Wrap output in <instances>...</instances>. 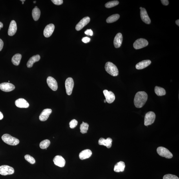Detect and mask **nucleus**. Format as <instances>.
I'll return each instance as SVG.
<instances>
[{"instance_id":"obj_14","label":"nucleus","mask_w":179,"mask_h":179,"mask_svg":"<svg viewBox=\"0 0 179 179\" xmlns=\"http://www.w3.org/2000/svg\"><path fill=\"white\" fill-rule=\"evenodd\" d=\"M140 16L143 22L146 24L151 23V19L148 14L147 11L145 8H142L140 10Z\"/></svg>"},{"instance_id":"obj_37","label":"nucleus","mask_w":179,"mask_h":179,"mask_svg":"<svg viewBox=\"0 0 179 179\" xmlns=\"http://www.w3.org/2000/svg\"><path fill=\"white\" fill-rule=\"evenodd\" d=\"M91 39L89 37H83L82 39V41L85 43H87L89 42L90 41Z\"/></svg>"},{"instance_id":"obj_39","label":"nucleus","mask_w":179,"mask_h":179,"mask_svg":"<svg viewBox=\"0 0 179 179\" xmlns=\"http://www.w3.org/2000/svg\"><path fill=\"white\" fill-rule=\"evenodd\" d=\"M3 42L1 39H0V51L3 49Z\"/></svg>"},{"instance_id":"obj_5","label":"nucleus","mask_w":179,"mask_h":179,"mask_svg":"<svg viewBox=\"0 0 179 179\" xmlns=\"http://www.w3.org/2000/svg\"><path fill=\"white\" fill-rule=\"evenodd\" d=\"M156 114L152 112H148L146 114L144 119V125L147 126L153 124L156 118Z\"/></svg>"},{"instance_id":"obj_25","label":"nucleus","mask_w":179,"mask_h":179,"mask_svg":"<svg viewBox=\"0 0 179 179\" xmlns=\"http://www.w3.org/2000/svg\"><path fill=\"white\" fill-rule=\"evenodd\" d=\"M22 58V55L19 54H15L13 56L12 59V62L13 65L18 66Z\"/></svg>"},{"instance_id":"obj_28","label":"nucleus","mask_w":179,"mask_h":179,"mask_svg":"<svg viewBox=\"0 0 179 179\" xmlns=\"http://www.w3.org/2000/svg\"><path fill=\"white\" fill-rule=\"evenodd\" d=\"M120 17V15L118 14L112 15L108 18L106 20L107 23H110L114 22L118 20Z\"/></svg>"},{"instance_id":"obj_19","label":"nucleus","mask_w":179,"mask_h":179,"mask_svg":"<svg viewBox=\"0 0 179 179\" xmlns=\"http://www.w3.org/2000/svg\"><path fill=\"white\" fill-rule=\"evenodd\" d=\"M123 40L122 34L121 33H118L115 37L114 43V45L116 48H120L122 44Z\"/></svg>"},{"instance_id":"obj_27","label":"nucleus","mask_w":179,"mask_h":179,"mask_svg":"<svg viewBox=\"0 0 179 179\" xmlns=\"http://www.w3.org/2000/svg\"><path fill=\"white\" fill-rule=\"evenodd\" d=\"M154 92L157 95L159 96L165 95L166 93L164 89L157 86H156L154 88Z\"/></svg>"},{"instance_id":"obj_29","label":"nucleus","mask_w":179,"mask_h":179,"mask_svg":"<svg viewBox=\"0 0 179 179\" xmlns=\"http://www.w3.org/2000/svg\"><path fill=\"white\" fill-rule=\"evenodd\" d=\"M89 125L87 123L83 122L80 126V132L82 133H87Z\"/></svg>"},{"instance_id":"obj_45","label":"nucleus","mask_w":179,"mask_h":179,"mask_svg":"<svg viewBox=\"0 0 179 179\" xmlns=\"http://www.w3.org/2000/svg\"><path fill=\"white\" fill-rule=\"evenodd\" d=\"M106 102V101L105 100H105H104V102L105 103Z\"/></svg>"},{"instance_id":"obj_43","label":"nucleus","mask_w":179,"mask_h":179,"mask_svg":"<svg viewBox=\"0 0 179 179\" xmlns=\"http://www.w3.org/2000/svg\"><path fill=\"white\" fill-rule=\"evenodd\" d=\"M20 1H21L22 2H24V1H25V0H21Z\"/></svg>"},{"instance_id":"obj_40","label":"nucleus","mask_w":179,"mask_h":179,"mask_svg":"<svg viewBox=\"0 0 179 179\" xmlns=\"http://www.w3.org/2000/svg\"><path fill=\"white\" fill-rule=\"evenodd\" d=\"M3 118V116L2 113L0 112V120H2Z\"/></svg>"},{"instance_id":"obj_10","label":"nucleus","mask_w":179,"mask_h":179,"mask_svg":"<svg viewBox=\"0 0 179 179\" xmlns=\"http://www.w3.org/2000/svg\"><path fill=\"white\" fill-rule=\"evenodd\" d=\"M15 89V86L13 84L5 82L0 84V89L5 92H10Z\"/></svg>"},{"instance_id":"obj_6","label":"nucleus","mask_w":179,"mask_h":179,"mask_svg":"<svg viewBox=\"0 0 179 179\" xmlns=\"http://www.w3.org/2000/svg\"><path fill=\"white\" fill-rule=\"evenodd\" d=\"M14 170L12 167L7 165L0 166V174L3 176L10 175L14 173Z\"/></svg>"},{"instance_id":"obj_41","label":"nucleus","mask_w":179,"mask_h":179,"mask_svg":"<svg viewBox=\"0 0 179 179\" xmlns=\"http://www.w3.org/2000/svg\"><path fill=\"white\" fill-rule=\"evenodd\" d=\"M3 27V23L1 22H0V30H1V28Z\"/></svg>"},{"instance_id":"obj_31","label":"nucleus","mask_w":179,"mask_h":179,"mask_svg":"<svg viewBox=\"0 0 179 179\" xmlns=\"http://www.w3.org/2000/svg\"><path fill=\"white\" fill-rule=\"evenodd\" d=\"M119 3V2L118 1H109L105 4V7L107 8H110L114 7L117 5Z\"/></svg>"},{"instance_id":"obj_18","label":"nucleus","mask_w":179,"mask_h":179,"mask_svg":"<svg viewBox=\"0 0 179 179\" xmlns=\"http://www.w3.org/2000/svg\"><path fill=\"white\" fill-rule=\"evenodd\" d=\"M17 30L16 22L14 20L11 22L8 30V35L10 36H13L16 33Z\"/></svg>"},{"instance_id":"obj_1","label":"nucleus","mask_w":179,"mask_h":179,"mask_svg":"<svg viewBox=\"0 0 179 179\" xmlns=\"http://www.w3.org/2000/svg\"><path fill=\"white\" fill-rule=\"evenodd\" d=\"M148 98L147 94L144 91H139L137 93L134 99L135 106L137 108H142L146 102Z\"/></svg>"},{"instance_id":"obj_22","label":"nucleus","mask_w":179,"mask_h":179,"mask_svg":"<svg viewBox=\"0 0 179 179\" xmlns=\"http://www.w3.org/2000/svg\"><path fill=\"white\" fill-rule=\"evenodd\" d=\"M151 63V61L149 60H146L140 62L136 65V68L137 69L140 70L144 69L148 67Z\"/></svg>"},{"instance_id":"obj_9","label":"nucleus","mask_w":179,"mask_h":179,"mask_svg":"<svg viewBox=\"0 0 179 179\" xmlns=\"http://www.w3.org/2000/svg\"><path fill=\"white\" fill-rule=\"evenodd\" d=\"M103 93L105 97V100L108 103H111L114 102L115 99V96L113 93L105 90H103Z\"/></svg>"},{"instance_id":"obj_4","label":"nucleus","mask_w":179,"mask_h":179,"mask_svg":"<svg viewBox=\"0 0 179 179\" xmlns=\"http://www.w3.org/2000/svg\"><path fill=\"white\" fill-rule=\"evenodd\" d=\"M157 152L160 156L167 159H171L173 154L168 149L163 147H159L157 150Z\"/></svg>"},{"instance_id":"obj_8","label":"nucleus","mask_w":179,"mask_h":179,"mask_svg":"<svg viewBox=\"0 0 179 179\" xmlns=\"http://www.w3.org/2000/svg\"><path fill=\"white\" fill-rule=\"evenodd\" d=\"M74 86V81L72 78L69 77L66 79L65 87L66 93L68 95H70L71 94Z\"/></svg>"},{"instance_id":"obj_13","label":"nucleus","mask_w":179,"mask_h":179,"mask_svg":"<svg viewBox=\"0 0 179 179\" xmlns=\"http://www.w3.org/2000/svg\"><path fill=\"white\" fill-rule=\"evenodd\" d=\"M55 26L54 24H50L46 27L44 31V35L45 37H50L54 31Z\"/></svg>"},{"instance_id":"obj_26","label":"nucleus","mask_w":179,"mask_h":179,"mask_svg":"<svg viewBox=\"0 0 179 179\" xmlns=\"http://www.w3.org/2000/svg\"><path fill=\"white\" fill-rule=\"evenodd\" d=\"M41 15V12L38 8H34L32 10V15L33 19L35 21L38 20Z\"/></svg>"},{"instance_id":"obj_7","label":"nucleus","mask_w":179,"mask_h":179,"mask_svg":"<svg viewBox=\"0 0 179 179\" xmlns=\"http://www.w3.org/2000/svg\"><path fill=\"white\" fill-rule=\"evenodd\" d=\"M148 42L144 39H138L134 42L133 47L135 49L138 50L146 47L148 45Z\"/></svg>"},{"instance_id":"obj_42","label":"nucleus","mask_w":179,"mask_h":179,"mask_svg":"<svg viewBox=\"0 0 179 179\" xmlns=\"http://www.w3.org/2000/svg\"><path fill=\"white\" fill-rule=\"evenodd\" d=\"M176 23L177 25H178V26H179V20H177L176 21Z\"/></svg>"},{"instance_id":"obj_15","label":"nucleus","mask_w":179,"mask_h":179,"mask_svg":"<svg viewBox=\"0 0 179 179\" xmlns=\"http://www.w3.org/2000/svg\"><path fill=\"white\" fill-rule=\"evenodd\" d=\"M54 164L60 167H63L65 164V161L62 157L57 155L53 159Z\"/></svg>"},{"instance_id":"obj_24","label":"nucleus","mask_w":179,"mask_h":179,"mask_svg":"<svg viewBox=\"0 0 179 179\" xmlns=\"http://www.w3.org/2000/svg\"><path fill=\"white\" fill-rule=\"evenodd\" d=\"M125 167V163L123 161H120L115 165L114 171L117 172H123L124 171Z\"/></svg>"},{"instance_id":"obj_34","label":"nucleus","mask_w":179,"mask_h":179,"mask_svg":"<svg viewBox=\"0 0 179 179\" xmlns=\"http://www.w3.org/2000/svg\"><path fill=\"white\" fill-rule=\"evenodd\" d=\"M78 124V121L76 119H73L69 123L70 127L71 129H74Z\"/></svg>"},{"instance_id":"obj_23","label":"nucleus","mask_w":179,"mask_h":179,"mask_svg":"<svg viewBox=\"0 0 179 179\" xmlns=\"http://www.w3.org/2000/svg\"><path fill=\"white\" fill-rule=\"evenodd\" d=\"M41 57L39 55H35L31 57L29 60L28 61L27 65L28 68L32 67L35 63L39 61Z\"/></svg>"},{"instance_id":"obj_38","label":"nucleus","mask_w":179,"mask_h":179,"mask_svg":"<svg viewBox=\"0 0 179 179\" xmlns=\"http://www.w3.org/2000/svg\"><path fill=\"white\" fill-rule=\"evenodd\" d=\"M161 1L163 5L167 6L169 5V1L168 0H162Z\"/></svg>"},{"instance_id":"obj_44","label":"nucleus","mask_w":179,"mask_h":179,"mask_svg":"<svg viewBox=\"0 0 179 179\" xmlns=\"http://www.w3.org/2000/svg\"><path fill=\"white\" fill-rule=\"evenodd\" d=\"M36 1H34V3H36Z\"/></svg>"},{"instance_id":"obj_12","label":"nucleus","mask_w":179,"mask_h":179,"mask_svg":"<svg viewBox=\"0 0 179 179\" xmlns=\"http://www.w3.org/2000/svg\"><path fill=\"white\" fill-rule=\"evenodd\" d=\"M47 83L49 87L53 91H56L58 88V85L56 79L51 76H49L47 79Z\"/></svg>"},{"instance_id":"obj_46","label":"nucleus","mask_w":179,"mask_h":179,"mask_svg":"<svg viewBox=\"0 0 179 179\" xmlns=\"http://www.w3.org/2000/svg\"><path fill=\"white\" fill-rule=\"evenodd\" d=\"M37 8V6H36L35 7V8Z\"/></svg>"},{"instance_id":"obj_36","label":"nucleus","mask_w":179,"mask_h":179,"mask_svg":"<svg viewBox=\"0 0 179 179\" xmlns=\"http://www.w3.org/2000/svg\"><path fill=\"white\" fill-rule=\"evenodd\" d=\"M85 33L88 36H92L93 35V32L91 29L86 30L85 32Z\"/></svg>"},{"instance_id":"obj_20","label":"nucleus","mask_w":179,"mask_h":179,"mask_svg":"<svg viewBox=\"0 0 179 179\" xmlns=\"http://www.w3.org/2000/svg\"><path fill=\"white\" fill-rule=\"evenodd\" d=\"M15 104L17 107L19 108H28L29 107V103L25 99L23 98H20L15 101Z\"/></svg>"},{"instance_id":"obj_32","label":"nucleus","mask_w":179,"mask_h":179,"mask_svg":"<svg viewBox=\"0 0 179 179\" xmlns=\"http://www.w3.org/2000/svg\"><path fill=\"white\" fill-rule=\"evenodd\" d=\"M24 157H25V160L31 164H34L36 162V161H35L34 158L31 156L29 155V154H26Z\"/></svg>"},{"instance_id":"obj_30","label":"nucleus","mask_w":179,"mask_h":179,"mask_svg":"<svg viewBox=\"0 0 179 179\" xmlns=\"http://www.w3.org/2000/svg\"><path fill=\"white\" fill-rule=\"evenodd\" d=\"M50 141L49 140L46 139L42 141L40 143L39 147L42 149H46L49 146L50 144Z\"/></svg>"},{"instance_id":"obj_47","label":"nucleus","mask_w":179,"mask_h":179,"mask_svg":"<svg viewBox=\"0 0 179 179\" xmlns=\"http://www.w3.org/2000/svg\"><path fill=\"white\" fill-rule=\"evenodd\" d=\"M24 2H22V4H24Z\"/></svg>"},{"instance_id":"obj_16","label":"nucleus","mask_w":179,"mask_h":179,"mask_svg":"<svg viewBox=\"0 0 179 179\" xmlns=\"http://www.w3.org/2000/svg\"><path fill=\"white\" fill-rule=\"evenodd\" d=\"M52 112V110L51 109H46L43 110L39 116L40 120L44 121L47 120Z\"/></svg>"},{"instance_id":"obj_21","label":"nucleus","mask_w":179,"mask_h":179,"mask_svg":"<svg viewBox=\"0 0 179 179\" xmlns=\"http://www.w3.org/2000/svg\"><path fill=\"white\" fill-rule=\"evenodd\" d=\"M92 152L89 149L83 150L79 154V157L81 160L89 158L92 155Z\"/></svg>"},{"instance_id":"obj_17","label":"nucleus","mask_w":179,"mask_h":179,"mask_svg":"<svg viewBox=\"0 0 179 179\" xmlns=\"http://www.w3.org/2000/svg\"><path fill=\"white\" fill-rule=\"evenodd\" d=\"M112 139L110 138L105 139L101 138L99 139L98 141L99 145L105 146L108 148H110L112 146Z\"/></svg>"},{"instance_id":"obj_35","label":"nucleus","mask_w":179,"mask_h":179,"mask_svg":"<svg viewBox=\"0 0 179 179\" xmlns=\"http://www.w3.org/2000/svg\"><path fill=\"white\" fill-rule=\"evenodd\" d=\"M52 1L55 5H61L63 3V0H52Z\"/></svg>"},{"instance_id":"obj_33","label":"nucleus","mask_w":179,"mask_h":179,"mask_svg":"<svg viewBox=\"0 0 179 179\" xmlns=\"http://www.w3.org/2000/svg\"><path fill=\"white\" fill-rule=\"evenodd\" d=\"M163 179H179L177 176L172 174H165L163 176Z\"/></svg>"},{"instance_id":"obj_3","label":"nucleus","mask_w":179,"mask_h":179,"mask_svg":"<svg viewBox=\"0 0 179 179\" xmlns=\"http://www.w3.org/2000/svg\"><path fill=\"white\" fill-rule=\"evenodd\" d=\"M2 140L7 144L12 146H15L18 144L19 140L16 138L10 135L6 134L3 135L1 137Z\"/></svg>"},{"instance_id":"obj_48","label":"nucleus","mask_w":179,"mask_h":179,"mask_svg":"<svg viewBox=\"0 0 179 179\" xmlns=\"http://www.w3.org/2000/svg\"><path fill=\"white\" fill-rule=\"evenodd\" d=\"M142 7H140V10H141V9H142Z\"/></svg>"},{"instance_id":"obj_11","label":"nucleus","mask_w":179,"mask_h":179,"mask_svg":"<svg viewBox=\"0 0 179 179\" xmlns=\"http://www.w3.org/2000/svg\"><path fill=\"white\" fill-rule=\"evenodd\" d=\"M90 21V18L89 17H84L77 24L76 27V30L77 31L81 30L89 23Z\"/></svg>"},{"instance_id":"obj_2","label":"nucleus","mask_w":179,"mask_h":179,"mask_svg":"<svg viewBox=\"0 0 179 179\" xmlns=\"http://www.w3.org/2000/svg\"><path fill=\"white\" fill-rule=\"evenodd\" d=\"M106 71L113 76H116L119 74L118 70L116 65L110 62L106 63L105 66Z\"/></svg>"}]
</instances>
